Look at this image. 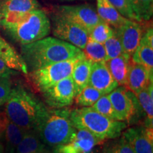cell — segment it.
Instances as JSON below:
<instances>
[{
    "mask_svg": "<svg viewBox=\"0 0 153 153\" xmlns=\"http://www.w3.org/2000/svg\"><path fill=\"white\" fill-rule=\"evenodd\" d=\"M21 55L28 72L60 61L85 56L82 50L57 38L45 37L22 45Z\"/></svg>",
    "mask_w": 153,
    "mask_h": 153,
    "instance_id": "obj_1",
    "label": "cell"
},
{
    "mask_svg": "<svg viewBox=\"0 0 153 153\" xmlns=\"http://www.w3.org/2000/svg\"><path fill=\"white\" fill-rule=\"evenodd\" d=\"M4 112L11 122L26 130H36L48 108L32 92L21 86L11 89Z\"/></svg>",
    "mask_w": 153,
    "mask_h": 153,
    "instance_id": "obj_2",
    "label": "cell"
},
{
    "mask_svg": "<svg viewBox=\"0 0 153 153\" xmlns=\"http://www.w3.org/2000/svg\"><path fill=\"white\" fill-rule=\"evenodd\" d=\"M1 24L7 33L21 45L33 43L46 37L51 32V22L45 11L38 9Z\"/></svg>",
    "mask_w": 153,
    "mask_h": 153,
    "instance_id": "obj_3",
    "label": "cell"
},
{
    "mask_svg": "<svg viewBox=\"0 0 153 153\" xmlns=\"http://www.w3.org/2000/svg\"><path fill=\"white\" fill-rule=\"evenodd\" d=\"M70 120L76 129L90 132L102 142L120 137L127 127L124 121L108 118L91 106L70 111Z\"/></svg>",
    "mask_w": 153,
    "mask_h": 153,
    "instance_id": "obj_4",
    "label": "cell"
},
{
    "mask_svg": "<svg viewBox=\"0 0 153 153\" xmlns=\"http://www.w3.org/2000/svg\"><path fill=\"white\" fill-rule=\"evenodd\" d=\"M35 131L44 144L55 147L69 142L76 129L70 120V111L57 108L49 109Z\"/></svg>",
    "mask_w": 153,
    "mask_h": 153,
    "instance_id": "obj_5",
    "label": "cell"
},
{
    "mask_svg": "<svg viewBox=\"0 0 153 153\" xmlns=\"http://www.w3.org/2000/svg\"><path fill=\"white\" fill-rule=\"evenodd\" d=\"M81 57L57 62L30 72V81L41 92L65 78L71 76L74 66Z\"/></svg>",
    "mask_w": 153,
    "mask_h": 153,
    "instance_id": "obj_6",
    "label": "cell"
},
{
    "mask_svg": "<svg viewBox=\"0 0 153 153\" xmlns=\"http://www.w3.org/2000/svg\"><path fill=\"white\" fill-rule=\"evenodd\" d=\"M53 33L58 39L83 50L89 40V33L79 25L57 14L53 18Z\"/></svg>",
    "mask_w": 153,
    "mask_h": 153,
    "instance_id": "obj_7",
    "label": "cell"
},
{
    "mask_svg": "<svg viewBox=\"0 0 153 153\" xmlns=\"http://www.w3.org/2000/svg\"><path fill=\"white\" fill-rule=\"evenodd\" d=\"M41 93L46 104L55 109L72 105L76 97L75 87L71 76L60 80Z\"/></svg>",
    "mask_w": 153,
    "mask_h": 153,
    "instance_id": "obj_8",
    "label": "cell"
},
{
    "mask_svg": "<svg viewBox=\"0 0 153 153\" xmlns=\"http://www.w3.org/2000/svg\"><path fill=\"white\" fill-rule=\"evenodd\" d=\"M57 14L62 15L79 25L81 27L90 33L92 28L102 22L97 12L90 6H61L58 8Z\"/></svg>",
    "mask_w": 153,
    "mask_h": 153,
    "instance_id": "obj_9",
    "label": "cell"
},
{
    "mask_svg": "<svg viewBox=\"0 0 153 153\" xmlns=\"http://www.w3.org/2000/svg\"><path fill=\"white\" fill-rule=\"evenodd\" d=\"M120 121H130L137 112V100L125 87L116 88L107 94Z\"/></svg>",
    "mask_w": 153,
    "mask_h": 153,
    "instance_id": "obj_10",
    "label": "cell"
},
{
    "mask_svg": "<svg viewBox=\"0 0 153 153\" xmlns=\"http://www.w3.org/2000/svg\"><path fill=\"white\" fill-rule=\"evenodd\" d=\"M102 143L90 132L79 129L69 142L55 146V153H91Z\"/></svg>",
    "mask_w": 153,
    "mask_h": 153,
    "instance_id": "obj_11",
    "label": "cell"
},
{
    "mask_svg": "<svg viewBox=\"0 0 153 153\" xmlns=\"http://www.w3.org/2000/svg\"><path fill=\"white\" fill-rule=\"evenodd\" d=\"M115 33L119 38L123 53L132 56L137 49L143 36V28L136 21L128 19L126 22L115 28Z\"/></svg>",
    "mask_w": 153,
    "mask_h": 153,
    "instance_id": "obj_12",
    "label": "cell"
},
{
    "mask_svg": "<svg viewBox=\"0 0 153 153\" xmlns=\"http://www.w3.org/2000/svg\"><path fill=\"white\" fill-rule=\"evenodd\" d=\"M88 85L94 87L103 95L108 94L119 86L113 78L105 62L92 63Z\"/></svg>",
    "mask_w": 153,
    "mask_h": 153,
    "instance_id": "obj_13",
    "label": "cell"
},
{
    "mask_svg": "<svg viewBox=\"0 0 153 153\" xmlns=\"http://www.w3.org/2000/svg\"><path fill=\"white\" fill-rule=\"evenodd\" d=\"M152 128H130L123 131L125 137L135 153H153Z\"/></svg>",
    "mask_w": 153,
    "mask_h": 153,
    "instance_id": "obj_14",
    "label": "cell"
},
{
    "mask_svg": "<svg viewBox=\"0 0 153 153\" xmlns=\"http://www.w3.org/2000/svg\"><path fill=\"white\" fill-rule=\"evenodd\" d=\"M152 76V74L144 66L133 62L131 60L126 86L131 92L136 95L153 82Z\"/></svg>",
    "mask_w": 153,
    "mask_h": 153,
    "instance_id": "obj_15",
    "label": "cell"
},
{
    "mask_svg": "<svg viewBox=\"0 0 153 153\" xmlns=\"http://www.w3.org/2000/svg\"><path fill=\"white\" fill-rule=\"evenodd\" d=\"M40 9L36 0H3L1 16L4 21H12L21 15Z\"/></svg>",
    "mask_w": 153,
    "mask_h": 153,
    "instance_id": "obj_16",
    "label": "cell"
},
{
    "mask_svg": "<svg viewBox=\"0 0 153 153\" xmlns=\"http://www.w3.org/2000/svg\"><path fill=\"white\" fill-rule=\"evenodd\" d=\"M105 62L113 78L118 85L126 86L131 57L123 53L120 56L107 60Z\"/></svg>",
    "mask_w": 153,
    "mask_h": 153,
    "instance_id": "obj_17",
    "label": "cell"
},
{
    "mask_svg": "<svg viewBox=\"0 0 153 153\" xmlns=\"http://www.w3.org/2000/svg\"><path fill=\"white\" fill-rule=\"evenodd\" d=\"M0 60L3 61L9 69L22 72L27 74V67L25 64L22 55L16 52V50L0 37Z\"/></svg>",
    "mask_w": 153,
    "mask_h": 153,
    "instance_id": "obj_18",
    "label": "cell"
},
{
    "mask_svg": "<svg viewBox=\"0 0 153 153\" xmlns=\"http://www.w3.org/2000/svg\"><path fill=\"white\" fill-rule=\"evenodd\" d=\"M97 14L104 22L118 28L128 21L120 14L108 0H97Z\"/></svg>",
    "mask_w": 153,
    "mask_h": 153,
    "instance_id": "obj_19",
    "label": "cell"
},
{
    "mask_svg": "<svg viewBox=\"0 0 153 153\" xmlns=\"http://www.w3.org/2000/svg\"><path fill=\"white\" fill-rule=\"evenodd\" d=\"M92 63L93 62L85 57L80 59L74 66L71 77L75 87L76 96L88 85Z\"/></svg>",
    "mask_w": 153,
    "mask_h": 153,
    "instance_id": "obj_20",
    "label": "cell"
},
{
    "mask_svg": "<svg viewBox=\"0 0 153 153\" xmlns=\"http://www.w3.org/2000/svg\"><path fill=\"white\" fill-rule=\"evenodd\" d=\"M16 153H50L35 130H28L17 146Z\"/></svg>",
    "mask_w": 153,
    "mask_h": 153,
    "instance_id": "obj_21",
    "label": "cell"
},
{
    "mask_svg": "<svg viewBox=\"0 0 153 153\" xmlns=\"http://www.w3.org/2000/svg\"><path fill=\"white\" fill-rule=\"evenodd\" d=\"M133 62L144 66L150 73L153 72V47L141 41L131 56Z\"/></svg>",
    "mask_w": 153,
    "mask_h": 153,
    "instance_id": "obj_22",
    "label": "cell"
},
{
    "mask_svg": "<svg viewBox=\"0 0 153 153\" xmlns=\"http://www.w3.org/2000/svg\"><path fill=\"white\" fill-rule=\"evenodd\" d=\"M27 131L9 120L4 133L7 142V153H16L17 146Z\"/></svg>",
    "mask_w": 153,
    "mask_h": 153,
    "instance_id": "obj_23",
    "label": "cell"
},
{
    "mask_svg": "<svg viewBox=\"0 0 153 153\" xmlns=\"http://www.w3.org/2000/svg\"><path fill=\"white\" fill-rule=\"evenodd\" d=\"M82 51L86 58L93 62H106L107 60V55L104 44L92 41L89 38Z\"/></svg>",
    "mask_w": 153,
    "mask_h": 153,
    "instance_id": "obj_24",
    "label": "cell"
},
{
    "mask_svg": "<svg viewBox=\"0 0 153 153\" xmlns=\"http://www.w3.org/2000/svg\"><path fill=\"white\" fill-rule=\"evenodd\" d=\"M138 22L150 20L153 14V0H128Z\"/></svg>",
    "mask_w": 153,
    "mask_h": 153,
    "instance_id": "obj_25",
    "label": "cell"
},
{
    "mask_svg": "<svg viewBox=\"0 0 153 153\" xmlns=\"http://www.w3.org/2000/svg\"><path fill=\"white\" fill-rule=\"evenodd\" d=\"M152 82H151L148 87L137 94L136 97L139 101L140 105L146 113L148 116L149 124L152 126V118H153V90H152Z\"/></svg>",
    "mask_w": 153,
    "mask_h": 153,
    "instance_id": "obj_26",
    "label": "cell"
},
{
    "mask_svg": "<svg viewBox=\"0 0 153 153\" xmlns=\"http://www.w3.org/2000/svg\"><path fill=\"white\" fill-rule=\"evenodd\" d=\"M103 94L91 86L87 85L75 97L76 104L82 107L93 106Z\"/></svg>",
    "mask_w": 153,
    "mask_h": 153,
    "instance_id": "obj_27",
    "label": "cell"
},
{
    "mask_svg": "<svg viewBox=\"0 0 153 153\" xmlns=\"http://www.w3.org/2000/svg\"><path fill=\"white\" fill-rule=\"evenodd\" d=\"M114 30L104 21L96 25L89 33V39L104 44L107 39L114 35Z\"/></svg>",
    "mask_w": 153,
    "mask_h": 153,
    "instance_id": "obj_28",
    "label": "cell"
},
{
    "mask_svg": "<svg viewBox=\"0 0 153 153\" xmlns=\"http://www.w3.org/2000/svg\"><path fill=\"white\" fill-rule=\"evenodd\" d=\"M102 153H135L123 135L112 139L104 145Z\"/></svg>",
    "mask_w": 153,
    "mask_h": 153,
    "instance_id": "obj_29",
    "label": "cell"
},
{
    "mask_svg": "<svg viewBox=\"0 0 153 153\" xmlns=\"http://www.w3.org/2000/svg\"><path fill=\"white\" fill-rule=\"evenodd\" d=\"M91 107L94 108L96 111L104 115L108 118H111L112 120H119L117 114L115 111L111 102L108 99L107 94L103 95L102 97H101L98 100L96 101L95 104Z\"/></svg>",
    "mask_w": 153,
    "mask_h": 153,
    "instance_id": "obj_30",
    "label": "cell"
},
{
    "mask_svg": "<svg viewBox=\"0 0 153 153\" xmlns=\"http://www.w3.org/2000/svg\"><path fill=\"white\" fill-rule=\"evenodd\" d=\"M104 45L106 50L107 60L118 57L124 53L119 38L116 36L115 31L114 35L105 41Z\"/></svg>",
    "mask_w": 153,
    "mask_h": 153,
    "instance_id": "obj_31",
    "label": "cell"
},
{
    "mask_svg": "<svg viewBox=\"0 0 153 153\" xmlns=\"http://www.w3.org/2000/svg\"><path fill=\"white\" fill-rule=\"evenodd\" d=\"M108 1L123 17L130 20L138 22L137 16L132 10L128 0H108Z\"/></svg>",
    "mask_w": 153,
    "mask_h": 153,
    "instance_id": "obj_32",
    "label": "cell"
},
{
    "mask_svg": "<svg viewBox=\"0 0 153 153\" xmlns=\"http://www.w3.org/2000/svg\"><path fill=\"white\" fill-rule=\"evenodd\" d=\"M9 76L0 75V106L7 101L11 90V83Z\"/></svg>",
    "mask_w": 153,
    "mask_h": 153,
    "instance_id": "obj_33",
    "label": "cell"
},
{
    "mask_svg": "<svg viewBox=\"0 0 153 153\" xmlns=\"http://www.w3.org/2000/svg\"><path fill=\"white\" fill-rule=\"evenodd\" d=\"M9 121V120L7 118L5 112L0 111V139L4 135L6 128H7Z\"/></svg>",
    "mask_w": 153,
    "mask_h": 153,
    "instance_id": "obj_34",
    "label": "cell"
},
{
    "mask_svg": "<svg viewBox=\"0 0 153 153\" xmlns=\"http://www.w3.org/2000/svg\"><path fill=\"white\" fill-rule=\"evenodd\" d=\"M141 41H144L151 47H153V30L152 28H149L145 32V33L141 38Z\"/></svg>",
    "mask_w": 153,
    "mask_h": 153,
    "instance_id": "obj_35",
    "label": "cell"
},
{
    "mask_svg": "<svg viewBox=\"0 0 153 153\" xmlns=\"http://www.w3.org/2000/svg\"><path fill=\"white\" fill-rule=\"evenodd\" d=\"M15 72L13 70L9 69L8 67L5 65V63L0 60V75L9 76L10 77L11 74H14Z\"/></svg>",
    "mask_w": 153,
    "mask_h": 153,
    "instance_id": "obj_36",
    "label": "cell"
},
{
    "mask_svg": "<svg viewBox=\"0 0 153 153\" xmlns=\"http://www.w3.org/2000/svg\"><path fill=\"white\" fill-rule=\"evenodd\" d=\"M0 153H4V150L3 145L0 143Z\"/></svg>",
    "mask_w": 153,
    "mask_h": 153,
    "instance_id": "obj_37",
    "label": "cell"
},
{
    "mask_svg": "<svg viewBox=\"0 0 153 153\" xmlns=\"http://www.w3.org/2000/svg\"><path fill=\"white\" fill-rule=\"evenodd\" d=\"M1 19H2V16H1V14H0V23H1Z\"/></svg>",
    "mask_w": 153,
    "mask_h": 153,
    "instance_id": "obj_38",
    "label": "cell"
},
{
    "mask_svg": "<svg viewBox=\"0 0 153 153\" xmlns=\"http://www.w3.org/2000/svg\"><path fill=\"white\" fill-rule=\"evenodd\" d=\"M63 1H73V0H63Z\"/></svg>",
    "mask_w": 153,
    "mask_h": 153,
    "instance_id": "obj_39",
    "label": "cell"
}]
</instances>
